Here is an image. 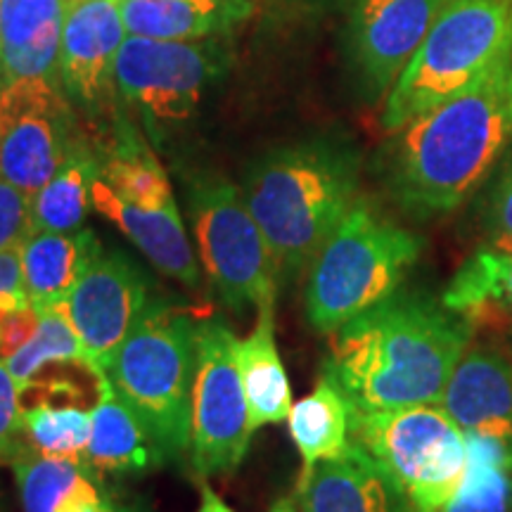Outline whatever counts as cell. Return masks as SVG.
Listing matches in <instances>:
<instances>
[{"mask_svg": "<svg viewBox=\"0 0 512 512\" xmlns=\"http://www.w3.org/2000/svg\"><path fill=\"white\" fill-rule=\"evenodd\" d=\"M448 0H354L349 55L370 98L392 91Z\"/></svg>", "mask_w": 512, "mask_h": 512, "instance_id": "4fadbf2b", "label": "cell"}, {"mask_svg": "<svg viewBox=\"0 0 512 512\" xmlns=\"http://www.w3.org/2000/svg\"><path fill=\"white\" fill-rule=\"evenodd\" d=\"M441 302L472 328L512 323V254L477 249L446 285Z\"/></svg>", "mask_w": 512, "mask_h": 512, "instance_id": "cb8c5ba5", "label": "cell"}, {"mask_svg": "<svg viewBox=\"0 0 512 512\" xmlns=\"http://www.w3.org/2000/svg\"><path fill=\"white\" fill-rule=\"evenodd\" d=\"M188 214L204 275L221 302L233 311L275 306L271 252L238 185L219 174L190 178Z\"/></svg>", "mask_w": 512, "mask_h": 512, "instance_id": "ba28073f", "label": "cell"}, {"mask_svg": "<svg viewBox=\"0 0 512 512\" xmlns=\"http://www.w3.org/2000/svg\"><path fill=\"white\" fill-rule=\"evenodd\" d=\"M0 91H3V72H0Z\"/></svg>", "mask_w": 512, "mask_h": 512, "instance_id": "f35d334b", "label": "cell"}, {"mask_svg": "<svg viewBox=\"0 0 512 512\" xmlns=\"http://www.w3.org/2000/svg\"><path fill=\"white\" fill-rule=\"evenodd\" d=\"M36 313L38 323L34 335L5 358V366H8L12 377L17 380L19 389H27L50 366H67V363L72 366V363H76V366L98 373L86 349H83L79 332H76L72 316H69L67 302L53 304Z\"/></svg>", "mask_w": 512, "mask_h": 512, "instance_id": "83f0119b", "label": "cell"}, {"mask_svg": "<svg viewBox=\"0 0 512 512\" xmlns=\"http://www.w3.org/2000/svg\"><path fill=\"white\" fill-rule=\"evenodd\" d=\"M271 512H299V510H297V505H294L292 501H280V503L273 505Z\"/></svg>", "mask_w": 512, "mask_h": 512, "instance_id": "74e56055", "label": "cell"}, {"mask_svg": "<svg viewBox=\"0 0 512 512\" xmlns=\"http://www.w3.org/2000/svg\"><path fill=\"white\" fill-rule=\"evenodd\" d=\"M98 176L100 155L81 138L55 176L31 195V233H72L83 228L88 209L93 207V183Z\"/></svg>", "mask_w": 512, "mask_h": 512, "instance_id": "d4e9b609", "label": "cell"}, {"mask_svg": "<svg viewBox=\"0 0 512 512\" xmlns=\"http://www.w3.org/2000/svg\"><path fill=\"white\" fill-rule=\"evenodd\" d=\"M0 512H3V510H0Z\"/></svg>", "mask_w": 512, "mask_h": 512, "instance_id": "ab89813d", "label": "cell"}, {"mask_svg": "<svg viewBox=\"0 0 512 512\" xmlns=\"http://www.w3.org/2000/svg\"><path fill=\"white\" fill-rule=\"evenodd\" d=\"M439 403L463 432L512 446V349L496 342L467 344Z\"/></svg>", "mask_w": 512, "mask_h": 512, "instance_id": "9a60e30c", "label": "cell"}, {"mask_svg": "<svg viewBox=\"0 0 512 512\" xmlns=\"http://www.w3.org/2000/svg\"><path fill=\"white\" fill-rule=\"evenodd\" d=\"M484 240L494 252L512 254V159L503 162L484 204Z\"/></svg>", "mask_w": 512, "mask_h": 512, "instance_id": "1f68e13d", "label": "cell"}, {"mask_svg": "<svg viewBox=\"0 0 512 512\" xmlns=\"http://www.w3.org/2000/svg\"><path fill=\"white\" fill-rule=\"evenodd\" d=\"M238 366V337L219 316L197 320V368L192 384L190 460L204 477L238 470L252 441Z\"/></svg>", "mask_w": 512, "mask_h": 512, "instance_id": "30bf717a", "label": "cell"}, {"mask_svg": "<svg viewBox=\"0 0 512 512\" xmlns=\"http://www.w3.org/2000/svg\"><path fill=\"white\" fill-rule=\"evenodd\" d=\"M76 0H0V72L17 79H60L62 34Z\"/></svg>", "mask_w": 512, "mask_h": 512, "instance_id": "e0dca14e", "label": "cell"}, {"mask_svg": "<svg viewBox=\"0 0 512 512\" xmlns=\"http://www.w3.org/2000/svg\"><path fill=\"white\" fill-rule=\"evenodd\" d=\"M422 247L418 235L358 197L309 266L304 304L311 328L332 335L399 292Z\"/></svg>", "mask_w": 512, "mask_h": 512, "instance_id": "5b68a950", "label": "cell"}, {"mask_svg": "<svg viewBox=\"0 0 512 512\" xmlns=\"http://www.w3.org/2000/svg\"><path fill=\"white\" fill-rule=\"evenodd\" d=\"M273 311L275 306L256 309L254 330L238 339V366L247 396L249 425L254 432L287 420L294 406L290 380L275 344Z\"/></svg>", "mask_w": 512, "mask_h": 512, "instance_id": "603a6c76", "label": "cell"}, {"mask_svg": "<svg viewBox=\"0 0 512 512\" xmlns=\"http://www.w3.org/2000/svg\"><path fill=\"white\" fill-rule=\"evenodd\" d=\"M91 441H88L83 463L95 472L110 475H136L164 463L155 441L140 425L136 413L126 406L105 373L98 375V401L91 411Z\"/></svg>", "mask_w": 512, "mask_h": 512, "instance_id": "ffe728a7", "label": "cell"}, {"mask_svg": "<svg viewBox=\"0 0 512 512\" xmlns=\"http://www.w3.org/2000/svg\"><path fill=\"white\" fill-rule=\"evenodd\" d=\"M226 57L214 38L126 36L114 67L117 93L159 138L164 128L181 126L197 112L204 93L221 79Z\"/></svg>", "mask_w": 512, "mask_h": 512, "instance_id": "9c48e42d", "label": "cell"}, {"mask_svg": "<svg viewBox=\"0 0 512 512\" xmlns=\"http://www.w3.org/2000/svg\"><path fill=\"white\" fill-rule=\"evenodd\" d=\"M197 320L185 306L152 299L102 370L162 460H178L192 446Z\"/></svg>", "mask_w": 512, "mask_h": 512, "instance_id": "277c9868", "label": "cell"}, {"mask_svg": "<svg viewBox=\"0 0 512 512\" xmlns=\"http://www.w3.org/2000/svg\"><path fill=\"white\" fill-rule=\"evenodd\" d=\"M510 60L512 0H448L387 93L382 128L399 131L413 117L467 91Z\"/></svg>", "mask_w": 512, "mask_h": 512, "instance_id": "8992f818", "label": "cell"}, {"mask_svg": "<svg viewBox=\"0 0 512 512\" xmlns=\"http://www.w3.org/2000/svg\"><path fill=\"white\" fill-rule=\"evenodd\" d=\"M351 439L399 484L411 512H441L465 477V432L441 403L351 411Z\"/></svg>", "mask_w": 512, "mask_h": 512, "instance_id": "52a82bcc", "label": "cell"}, {"mask_svg": "<svg viewBox=\"0 0 512 512\" xmlns=\"http://www.w3.org/2000/svg\"><path fill=\"white\" fill-rule=\"evenodd\" d=\"M510 145L512 60L394 131L384 185L415 219L451 214L489 181Z\"/></svg>", "mask_w": 512, "mask_h": 512, "instance_id": "7a4b0ae2", "label": "cell"}, {"mask_svg": "<svg viewBox=\"0 0 512 512\" xmlns=\"http://www.w3.org/2000/svg\"><path fill=\"white\" fill-rule=\"evenodd\" d=\"M200 496H202V501H200V508H197V512H235L219 494H216L214 489H211L207 482L200 484Z\"/></svg>", "mask_w": 512, "mask_h": 512, "instance_id": "8d00e7d4", "label": "cell"}, {"mask_svg": "<svg viewBox=\"0 0 512 512\" xmlns=\"http://www.w3.org/2000/svg\"><path fill=\"white\" fill-rule=\"evenodd\" d=\"M81 136L62 79H17L0 91V176L36 195Z\"/></svg>", "mask_w": 512, "mask_h": 512, "instance_id": "8fae6325", "label": "cell"}, {"mask_svg": "<svg viewBox=\"0 0 512 512\" xmlns=\"http://www.w3.org/2000/svg\"><path fill=\"white\" fill-rule=\"evenodd\" d=\"M93 209L112 221L166 278L185 287L200 285V266L185 233L181 211L136 207L121 200L100 176L93 183Z\"/></svg>", "mask_w": 512, "mask_h": 512, "instance_id": "ac0fdd59", "label": "cell"}, {"mask_svg": "<svg viewBox=\"0 0 512 512\" xmlns=\"http://www.w3.org/2000/svg\"><path fill=\"white\" fill-rule=\"evenodd\" d=\"M287 425L304 467L342 456L351 446V406L323 373L313 392L294 403Z\"/></svg>", "mask_w": 512, "mask_h": 512, "instance_id": "484cf974", "label": "cell"}, {"mask_svg": "<svg viewBox=\"0 0 512 512\" xmlns=\"http://www.w3.org/2000/svg\"><path fill=\"white\" fill-rule=\"evenodd\" d=\"M358 155L335 138L299 140L256 159L242 185L271 252L275 278L290 283L358 200Z\"/></svg>", "mask_w": 512, "mask_h": 512, "instance_id": "3957f363", "label": "cell"}, {"mask_svg": "<svg viewBox=\"0 0 512 512\" xmlns=\"http://www.w3.org/2000/svg\"><path fill=\"white\" fill-rule=\"evenodd\" d=\"M294 505L299 512H411L399 484L354 439L342 456L304 467Z\"/></svg>", "mask_w": 512, "mask_h": 512, "instance_id": "2e32d148", "label": "cell"}, {"mask_svg": "<svg viewBox=\"0 0 512 512\" xmlns=\"http://www.w3.org/2000/svg\"><path fill=\"white\" fill-rule=\"evenodd\" d=\"M472 330L441 299L399 290L332 332L323 375L354 413L439 403Z\"/></svg>", "mask_w": 512, "mask_h": 512, "instance_id": "6da1fadb", "label": "cell"}, {"mask_svg": "<svg viewBox=\"0 0 512 512\" xmlns=\"http://www.w3.org/2000/svg\"><path fill=\"white\" fill-rule=\"evenodd\" d=\"M98 155L100 178L121 200L145 209H178L164 166L121 112L112 119L110 140Z\"/></svg>", "mask_w": 512, "mask_h": 512, "instance_id": "7402d4cb", "label": "cell"}, {"mask_svg": "<svg viewBox=\"0 0 512 512\" xmlns=\"http://www.w3.org/2000/svg\"><path fill=\"white\" fill-rule=\"evenodd\" d=\"M467 467L441 512H512V446L465 432Z\"/></svg>", "mask_w": 512, "mask_h": 512, "instance_id": "4316f807", "label": "cell"}, {"mask_svg": "<svg viewBox=\"0 0 512 512\" xmlns=\"http://www.w3.org/2000/svg\"><path fill=\"white\" fill-rule=\"evenodd\" d=\"M19 254L29 304L36 311H43L53 304L67 302L81 275L102 254V245L91 228H79L72 233L38 230L24 238Z\"/></svg>", "mask_w": 512, "mask_h": 512, "instance_id": "d6986e66", "label": "cell"}, {"mask_svg": "<svg viewBox=\"0 0 512 512\" xmlns=\"http://www.w3.org/2000/svg\"><path fill=\"white\" fill-rule=\"evenodd\" d=\"M31 233V197L0 176V252L19 247Z\"/></svg>", "mask_w": 512, "mask_h": 512, "instance_id": "d6a6232c", "label": "cell"}, {"mask_svg": "<svg viewBox=\"0 0 512 512\" xmlns=\"http://www.w3.org/2000/svg\"><path fill=\"white\" fill-rule=\"evenodd\" d=\"M22 389L0 358V465H12L31 451L22 427Z\"/></svg>", "mask_w": 512, "mask_h": 512, "instance_id": "4dcf8cb0", "label": "cell"}, {"mask_svg": "<svg viewBox=\"0 0 512 512\" xmlns=\"http://www.w3.org/2000/svg\"><path fill=\"white\" fill-rule=\"evenodd\" d=\"M38 323V313L34 306H24V309L12 311L0 325V358H8L12 351L22 347L27 339L34 335Z\"/></svg>", "mask_w": 512, "mask_h": 512, "instance_id": "836d02e7", "label": "cell"}, {"mask_svg": "<svg viewBox=\"0 0 512 512\" xmlns=\"http://www.w3.org/2000/svg\"><path fill=\"white\" fill-rule=\"evenodd\" d=\"M128 36L200 41L228 34L249 12V0H119Z\"/></svg>", "mask_w": 512, "mask_h": 512, "instance_id": "44dd1931", "label": "cell"}, {"mask_svg": "<svg viewBox=\"0 0 512 512\" xmlns=\"http://www.w3.org/2000/svg\"><path fill=\"white\" fill-rule=\"evenodd\" d=\"M15 472L22 512H57L76 491L98 479L83 460L41 456L27 451L10 465Z\"/></svg>", "mask_w": 512, "mask_h": 512, "instance_id": "f1b7e54d", "label": "cell"}, {"mask_svg": "<svg viewBox=\"0 0 512 512\" xmlns=\"http://www.w3.org/2000/svg\"><path fill=\"white\" fill-rule=\"evenodd\" d=\"M24 437L31 451L41 456L83 460L91 441V413L74 403L38 401L24 406Z\"/></svg>", "mask_w": 512, "mask_h": 512, "instance_id": "f546056e", "label": "cell"}, {"mask_svg": "<svg viewBox=\"0 0 512 512\" xmlns=\"http://www.w3.org/2000/svg\"><path fill=\"white\" fill-rule=\"evenodd\" d=\"M128 31L119 0H76L62 34L60 79L83 114L100 119L117 114L114 67Z\"/></svg>", "mask_w": 512, "mask_h": 512, "instance_id": "5bb4252c", "label": "cell"}, {"mask_svg": "<svg viewBox=\"0 0 512 512\" xmlns=\"http://www.w3.org/2000/svg\"><path fill=\"white\" fill-rule=\"evenodd\" d=\"M57 512H121L119 505L107 496L102 484L95 479L81 491H76L72 498H67Z\"/></svg>", "mask_w": 512, "mask_h": 512, "instance_id": "e575fe53", "label": "cell"}, {"mask_svg": "<svg viewBox=\"0 0 512 512\" xmlns=\"http://www.w3.org/2000/svg\"><path fill=\"white\" fill-rule=\"evenodd\" d=\"M150 283L131 256L102 249L69 294L67 306L83 349L102 373L140 313L150 304Z\"/></svg>", "mask_w": 512, "mask_h": 512, "instance_id": "7c38bea8", "label": "cell"}, {"mask_svg": "<svg viewBox=\"0 0 512 512\" xmlns=\"http://www.w3.org/2000/svg\"><path fill=\"white\" fill-rule=\"evenodd\" d=\"M24 290L22 254L19 247H10L0 252V292Z\"/></svg>", "mask_w": 512, "mask_h": 512, "instance_id": "d590c367", "label": "cell"}]
</instances>
